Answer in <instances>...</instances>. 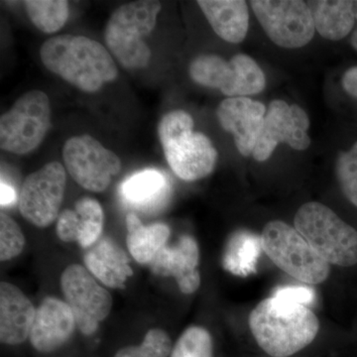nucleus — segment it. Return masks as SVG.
Segmentation results:
<instances>
[{
    "instance_id": "12",
    "label": "nucleus",
    "mask_w": 357,
    "mask_h": 357,
    "mask_svg": "<svg viewBox=\"0 0 357 357\" xmlns=\"http://www.w3.org/2000/svg\"><path fill=\"white\" fill-rule=\"evenodd\" d=\"M61 288L79 330L84 335H93L112 311L109 291L96 281L86 267L79 264L66 268L61 276Z\"/></svg>"
},
{
    "instance_id": "9",
    "label": "nucleus",
    "mask_w": 357,
    "mask_h": 357,
    "mask_svg": "<svg viewBox=\"0 0 357 357\" xmlns=\"http://www.w3.org/2000/svg\"><path fill=\"white\" fill-rule=\"evenodd\" d=\"M251 8L269 39L282 48L306 46L314 37V20L302 0H252Z\"/></svg>"
},
{
    "instance_id": "8",
    "label": "nucleus",
    "mask_w": 357,
    "mask_h": 357,
    "mask_svg": "<svg viewBox=\"0 0 357 357\" xmlns=\"http://www.w3.org/2000/svg\"><path fill=\"white\" fill-rule=\"evenodd\" d=\"M189 72L195 83L218 89L229 98L257 95L266 86L261 68L245 54H237L229 61L204 54L192 60Z\"/></svg>"
},
{
    "instance_id": "10",
    "label": "nucleus",
    "mask_w": 357,
    "mask_h": 357,
    "mask_svg": "<svg viewBox=\"0 0 357 357\" xmlns=\"http://www.w3.org/2000/svg\"><path fill=\"white\" fill-rule=\"evenodd\" d=\"M63 159L70 177L88 191L102 192L121 172V160L93 136H74L66 141Z\"/></svg>"
},
{
    "instance_id": "26",
    "label": "nucleus",
    "mask_w": 357,
    "mask_h": 357,
    "mask_svg": "<svg viewBox=\"0 0 357 357\" xmlns=\"http://www.w3.org/2000/svg\"><path fill=\"white\" fill-rule=\"evenodd\" d=\"M170 357H213L211 333L202 326L187 328L174 345Z\"/></svg>"
},
{
    "instance_id": "6",
    "label": "nucleus",
    "mask_w": 357,
    "mask_h": 357,
    "mask_svg": "<svg viewBox=\"0 0 357 357\" xmlns=\"http://www.w3.org/2000/svg\"><path fill=\"white\" fill-rule=\"evenodd\" d=\"M265 255L277 267L303 283L321 284L330 275V264L310 245L295 227L281 220L265 225L260 236Z\"/></svg>"
},
{
    "instance_id": "19",
    "label": "nucleus",
    "mask_w": 357,
    "mask_h": 357,
    "mask_svg": "<svg viewBox=\"0 0 357 357\" xmlns=\"http://www.w3.org/2000/svg\"><path fill=\"white\" fill-rule=\"evenodd\" d=\"M36 310L31 301L13 284H0V340L2 344H23L30 337Z\"/></svg>"
},
{
    "instance_id": "20",
    "label": "nucleus",
    "mask_w": 357,
    "mask_h": 357,
    "mask_svg": "<svg viewBox=\"0 0 357 357\" xmlns=\"http://www.w3.org/2000/svg\"><path fill=\"white\" fill-rule=\"evenodd\" d=\"M84 261L86 269L109 288L123 289L133 274L126 251L109 237H102L91 246L84 253Z\"/></svg>"
},
{
    "instance_id": "31",
    "label": "nucleus",
    "mask_w": 357,
    "mask_h": 357,
    "mask_svg": "<svg viewBox=\"0 0 357 357\" xmlns=\"http://www.w3.org/2000/svg\"><path fill=\"white\" fill-rule=\"evenodd\" d=\"M342 84L345 93L357 98V67H352L344 73Z\"/></svg>"
},
{
    "instance_id": "33",
    "label": "nucleus",
    "mask_w": 357,
    "mask_h": 357,
    "mask_svg": "<svg viewBox=\"0 0 357 357\" xmlns=\"http://www.w3.org/2000/svg\"><path fill=\"white\" fill-rule=\"evenodd\" d=\"M351 41L352 47H354V50L357 52V29L354 32V34H352Z\"/></svg>"
},
{
    "instance_id": "27",
    "label": "nucleus",
    "mask_w": 357,
    "mask_h": 357,
    "mask_svg": "<svg viewBox=\"0 0 357 357\" xmlns=\"http://www.w3.org/2000/svg\"><path fill=\"white\" fill-rule=\"evenodd\" d=\"M173 347L165 331L152 328L142 344L119 349L114 357H170Z\"/></svg>"
},
{
    "instance_id": "3",
    "label": "nucleus",
    "mask_w": 357,
    "mask_h": 357,
    "mask_svg": "<svg viewBox=\"0 0 357 357\" xmlns=\"http://www.w3.org/2000/svg\"><path fill=\"white\" fill-rule=\"evenodd\" d=\"M160 143L169 166L187 182L210 175L218 161V151L210 138L194 132V119L184 110L168 112L158 126Z\"/></svg>"
},
{
    "instance_id": "18",
    "label": "nucleus",
    "mask_w": 357,
    "mask_h": 357,
    "mask_svg": "<svg viewBox=\"0 0 357 357\" xmlns=\"http://www.w3.org/2000/svg\"><path fill=\"white\" fill-rule=\"evenodd\" d=\"M105 213L96 199H77L73 210H65L57 220V234L64 243H77L89 248L102 236Z\"/></svg>"
},
{
    "instance_id": "34",
    "label": "nucleus",
    "mask_w": 357,
    "mask_h": 357,
    "mask_svg": "<svg viewBox=\"0 0 357 357\" xmlns=\"http://www.w3.org/2000/svg\"><path fill=\"white\" fill-rule=\"evenodd\" d=\"M352 11H354V18L357 20V0L352 1Z\"/></svg>"
},
{
    "instance_id": "15",
    "label": "nucleus",
    "mask_w": 357,
    "mask_h": 357,
    "mask_svg": "<svg viewBox=\"0 0 357 357\" xmlns=\"http://www.w3.org/2000/svg\"><path fill=\"white\" fill-rule=\"evenodd\" d=\"M199 263L198 243L192 236H183L174 245L161 248L148 266L157 276L174 277L181 292L190 295L201 286Z\"/></svg>"
},
{
    "instance_id": "30",
    "label": "nucleus",
    "mask_w": 357,
    "mask_h": 357,
    "mask_svg": "<svg viewBox=\"0 0 357 357\" xmlns=\"http://www.w3.org/2000/svg\"><path fill=\"white\" fill-rule=\"evenodd\" d=\"M273 298L283 302L292 303V304L309 306L314 300V292L311 288L307 287H285L278 289L274 293Z\"/></svg>"
},
{
    "instance_id": "32",
    "label": "nucleus",
    "mask_w": 357,
    "mask_h": 357,
    "mask_svg": "<svg viewBox=\"0 0 357 357\" xmlns=\"http://www.w3.org/2000/svg\"><path fill=\"white\" fill-rule=\"evenodd\" d=\"M0 190H1V206H7L9 204H13L14 201H15L16 195L13 187L1 181V189Z\"/></svg>"
},
{
    "instance_id": "28",
    "label": "nucleus",
    "mask_w": 357,
    "mask_h": 357,
    "mask_svg": "<svg viewBox=\"0 0 357 357\" xmlns=\"http://www.w3.org/2000/svg\"><path fill=\"white\" fill-rule=\"evenodd\" d=\"M335 173L344 196L357 208V141L347 152H340Z\"/></svg>"
},
{
    "instance_id": "25",
    "label": "nucleus",
    "mask_w": 357,
    "mask_h": 357,
    "mask_svg": "<svg viewBox=\"0 0 357 357\" xmlns=\"http://www.w3.org/2000/svg\"><path fill=\"white\" fill-rule=\"evenodd\" d=\"M261 248L259 239L255 234L239 232L234 234L227 244L223 265L234 274L245 273L256 261L258 251ZM262 249V248H261Z\"/></svg>"
},
{
    "instance_id": "17",
    "label": "nucleus",
    "mask_w": 357,
    "mask_h": 357,
    "mask_svg": "<svg viewBox=\"0 0 357 357\" xmlns=\"http://www.w3.org/2000/svg\"><path fill=\"white\" fill-rule=\"evenodd\" d=\"M171 192L170 178L156 169L133 174L119 188L123 203L144 213H156L163 210L170 201Z\"/></svg>"
},
{
    "instance_id": "5",
    "label": "nucleus",
    "mask_w": 357,
    "mask_h": 357,
    "mask_svg": "<svg viewBox=\"0 0 357 357\" xmlns=\"http://www.w3.org/2000/svg\"><path fill=\"white\" fill-rule=\"evenodd\" d=\"M295 229L328 264H357V231L324 204H303L295 215Z\"/></svg>"
},
{
    "instance_id": "13",
    "label": "nucleus",
    "mask_w": 357,
    "mask_h": 357,
    "mask_svg": "<svg viewBox=\"0 0 357 357\" xmlns=\"http://www.w3.org/2000/svg\"><path fill=\"white\" fill-rule=\"evenodd\" d=\"M309 126V117L299 105L273 100L268 105L252 156L257 161H266L280 143H286L298 151L307 149L311 144Z\"/></svg>"
},
{
    "instance_id": "1",
    "label": "nucleus",
    "mask_w": 357,
    "mask_h": 357,
    "mask_svg": "<svg viewBox=\"0 0 357 357\" xmlns=\"http://www.w3.org/2000/svg\"><path fill=\"white\" fill-rule=\"evenodd\" d=\"M45 67L84 93H96L114 82L119 70L102 44L79 35H58L41 46Z\"/></svg>"
},
{
    "instance_id": "29",
    "label": "nucleus",
    "mask_w": 357,
    "mask_h": 357,
    "mask_svg": "<svg viewBox=\"0 0 357 357\" xmlns=\"http://www.w3.org/2000/svg\"><path fill=\"white\" fill-rule=\"evenodd\" d=\"M25 237L18 223L2 211L0 213V259L8 261L22 252Z\"/></svg>"
},
{
    "instance_id": "4",
    "label": "nucleus",
    "mask_w": 357,
    "mask_h": 357,
    "mask_svg": "<svg viewBox=\"0 0 357 357\" xmlns=\"http://www.w3.org/2000/svg\"><path fill=\"white\" fill-rule=\"evenodd\" d=\"M161 8V2L142 0L123 4L112 14L105 42L122 67L142 70L149 65L152 54L144 38L153 31Z\"/></svg>"
},
{
    "instance_id": "24",
    "label": "nucleus",
    "mask_w": 357,
    "mask_h": 357,
    "mask_svg": "<svg viewBox=\"0 0 357 357\" xmlns=\"http://www.w3.org/2000/svg\"><path fill=\"white\" fill-rule=\"evenodd\" d=\"M24 6L35 27L46 34L62 29L70 15L66 0H27Z\"/></svg>"
},
{
    "instance_id": "2",
    "label": "nucleus",
    "mask_w": 357,
    "mask_h": 357,
    "mask_svg": "<svg viewBox=\"0 0 357 357\" xmlns=\"http://www.w3.org/2000/svg\"><path fill=\"white\" fill-rule=\"evenodd\" d=\"M249 328L256 342L270 356L288 357L314 342L319 321L307 306L268 298L251 311Z\"/></svg>"
},
{
    "instance_id": "22",
    "label": "nucleus",
    "mask_w": 357,
    "mask_h": 357,
    "mask_svg": "<svg viewBox=\"0 0 357 357\" xmlns=\"http://www.w3.org/2000/svg\"><path fill=\"white\" fill-rule=\"evenodd\" d=\"M129 253L140 264H149L157 253L166 245L171 230L165 223L144 225L134 213L126 217Z\"/></svg>"
},
{
    "instance_id": "14",
    "label": "nucleus",
    "mask_w": 357,
    "mask_h": 357,
    "mask_svg": "<svg viewBox=\"0 0 357 357\" xmlns=\"http://www.w3.org/2000/svg\"><path fill=\"white\" fill-rule=\"evenodd\" d=\"M266 107L248 98H229L220 103L217 116L220 126L234 135L239 153L253 154L264 122Z\"/></svg>"
},
{
    "instance_id": "7",
    "label": "nucleus",
    "mask_w": 357,
    "mask_h": 357,
    "mask_svg": "<svg viewBox=\"0 0 357 357\" xmlns=\"http://www.w3.org/2000/svg\"><path fill=\"white\" fill-rule=\"evenodd\" d=\"M50 128V100L44 91L33 89L0 117V147L16 155L30 153L41 145Z\"/></svg>"
},
{
    "instance_id": "16",
    "label": "nucleus",
    "mask_w": 357,
    "mask_h": 357,
    "mask_svg": "<svg viewBox=\"0 0 357 357\" xmlns=\"http://www.w3.org/2000/svg\"><path fill=\"white\" fill-rule=\"evenodd\" d=\"M76 319L64 301L47 297L36 310L30 342L36 351L50 354L67 344L76 328Z\"/></svg>"
},
{
    "instance_id": "21",
    "label": "nucleus",
    "mask_w": 357,
    "mask_h": 357,
    "mask_svg": "<svg viewBox=\"0 0 357 357\" xmlns=\"http://www.w3.org/2000/svg\"><path fill=\"white\" fill-rule=\"evenodd\" d=\"M213 31L229 43L245 39L249 26L248 6L243 0H199L197 1Z\"/></svg>"
},
{
    "instance_id": "23",
    "label": "nucleus",
    "mask_w": 357,
    "mask_h": 357,
    "mask_svg": "<svg viewBox=\"0 0 357 357\" xmlns=\"http://www.w3.org/2000/svg\"><path fill=\"white\" fill-rule=\"evenodd\" d=\"M314 27L325 39L338 41L345 38L354 28L356 18L352 1L349 0H321L307 2Z\"/></svg>"
},
{
    "instance_id": "11",
    "label": "nucleus",
    "mask_w": 357,
    "mask_h": 357,
    "mask_svg": "<svg viewBox=\"0 0 357 357\" xmlns=\"http://www.w3.org/2000/svg\"><path fill=\"white\" fill-rule=\"evenodd\" d=\"M67 173L62 164L50 162L26 177L21 185L20 211L35 227H47L60 215Z\"/></svg>"
}]
</instances>
